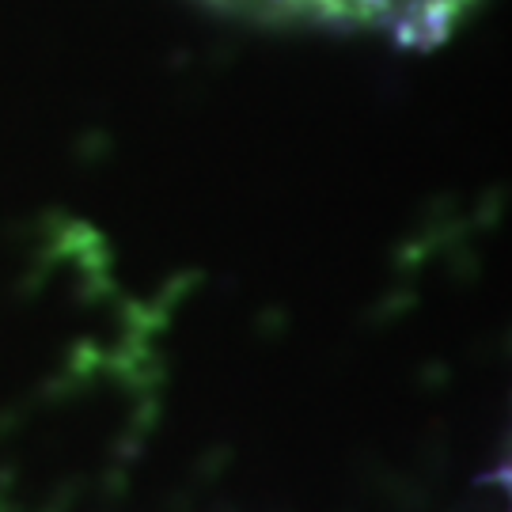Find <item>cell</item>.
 Returning a JSON list of instances; mask_svg holds the SVG:
<instances>
[{"instance_id":"1","label":"cell","mask_w":512,"mask_h":512,"mask_svg":"<svg viewBox=\"0 0 512 512\" xmlns=\"http://www.w3.org/2000/svg\"><path fill=\"white\" fill-rule=\"evenodd\" d=\"M224 16L262 27L376 31L399 42H437L475 0H202Z\"/></svg>"}]
</instances>
